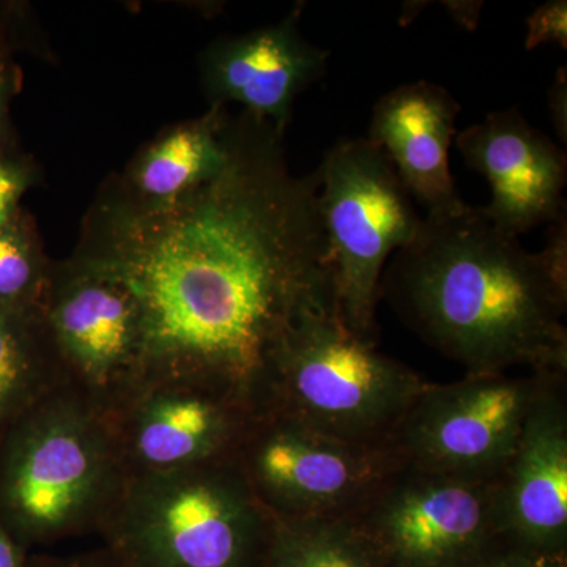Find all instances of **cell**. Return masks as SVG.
I'll use <instances>...</instances> for the list:
<instances>
[{"label":"cell","instance_id":"cell-27","mask_svg":"<svg viewBox=\"0 0 567 567\" xmlns=\"http://www.w3.org/2000/svg\"><path fill=\"white\" fill-rule=\"evenodd\" d=\"M29 550L11 536L0 518V567H25Z\"/></svg>","mask_w":567,"mask_h":567},{"label":"cell","instance_id":"cell-20","mask_svg":"<svg viewBox=\"0 0 567 567\" xmlns=\"http://www.w3.org/2000/svg\"><path fill=\"white\" fill-rule=\"evenodd\" d=\"M43 182L40 163L21 145L0 148V227L17 215L22 199Z\"/></svg>","mask_w":567,"mask_h":567},{"label":"cell","instance_id":"cell-6","mask_svg":"<svg viewBox=\"0 0 567 567\" xmlns=\"http://www.w3.org/2000/svg\"><path fill=\"white\" fill-rule=\"evenodd\" d=\"M317 169L336 311L352 333L377 344L383 271L415 240L423 218L385 153L365 137L339 140Z\"/></svg>","mask_w":567,"mask_h":567},{"label":"cell","instance_id":"cell-3","mask_svg":"<svg viewBox=\"0 0 567 567\" xmlns=\"http://www.w3.org/2000/svg\"><path fill=\"white\" fill-rule=\"evenodd\" d=\"M126 477L110 416L59 383L0 439V518L25 550L99 532Z\"/></svg>","mask_w":567,"mask_h":567},{"label":"cell","instance_id":"cell-22","mask_svg":"<svg viewBox=\"0 0 567 567\" xmlns=\"http://www.w3.org/2000/svg\"><path fill=\"white\" fill-rule=\"evenodd\" d=\"M17 51L0 37V148L17 147V128L11 117V104L21 91L22 73L18 65Z\"/></svg>","mask_w":567,"mask_h":567},{"label":"cell","instance_id":"cell-7","mask_svg":"<svg viewBox=\"0 0 567 567\" xmlns=\"http://www.w3.org/2000/svg\"><path fill=\"white\" fill-rule=\"evenodd\" d=\"M346 518L379 567H465L505 547L495 480L401 465Z\"/></svg>","mask_w":567,"mask_h":567},{"label":"cell","instance_id":"cell-21","mask_svg":"<svg viewBox=\"0 0 567 567\" xmlns=\"http://www.w3.org/2000/svg\"><path fill=\"white\" fill-rule=\"evenodd\" d=\"M0 37L14 51H29L40 59H51L50 48L41 41L39 22L31 7L22 2H0Z\"/></svg>","mask_w":567,"mask_h":567},{"label":"cell","instance_id":"cell-4","mask_svg":"<svg viewBox=\"0 0 567 567\" xmlns=\"http://www.w3.org/2000/svg\"><path fill=\"white\" fill-rule=\"evenodd\" d=\"M427 383L352 333L328 301L305 308L284 334L260 410L346 442L388 446Z\"/></svg>","mask_w":567,"mask_h":567},{"label":"cell","instance_id":"cell-2","mask_svg":"<svg viewBox=\"0 0 567 567\" xmlns=\"http://www.w3.org/2000/svg\"><path fill=\"white\" fill-rule=\"evenodd\" d=\"M466 374H567V286L480 207L424 216L386 264L380 300Z\"/></svg>","mask_w":567,"mask_h":567},{"label":"cell","instance_id":"cell-11","mask_svg":"<svg viewBox=\"0 0 567 567\" xmlns=\"http://www.w3.org/2000/svg\"><path fill=\"white\" fill-rule=\"evenodd\" d=\"M256 413L197 377L144 374L110 420L130 477L235 458Z\"/></svg>","mask_w":567,"mask_h":567},{"label":"cell","instance_id":"cell-19","mask_svg":"<svg viewBox=\"0 0 567 567\" xmlns=\"http://www.w3.org/2000/svg\"><path fill=\"white\" fill-rule=\"evenodd\" d=\"M54 260L28 207L0 227V305L39 308Z\"/></svg>","mask_w":567,"mask_h":567},{"label":"cell","instance_id":"cell-12","mask_svg":"<svg viewBox=\"0 0 567 567\" xmlns=\"http://www.w3.org/2000/svg\"><path fill=\"white\" fill-rule=\"evenodd\" d=\"M537 385L513 456L495 480L505 547L567 554V374L536 372Z\"/></svg>","mask_w":567,"mask_h":567},{"label":"cell","instance_id":"cell-8","mask_svg":"<svg viewBox=\"0 0 567 567\" xmlns=\"http://www.w3.org/2000/svg\"><path fill=\"white\" fill-rule=\"evenodd\" d=\"M235 462L271 518L349 517L402 464L391 446L360 445L259 410Z\"/></svg>","mask_w":567,"mask_h":567},{"label":"cell","instance_id":"cell-13","mask_svg":"<svg viewBox=\"0 0 567 567\" xmlns=\"http://www.w3.org/2000/svg\"><path fill=\"white\" fill-rule=\"evenodd\" d=\"M305 6L298 2L275 24L219 37L200 51L197 69L208 107L240 104L286 133L295 102L322 80L330 58L301 33Z\"/></svg>","mask_w":567,"mask_h":567},{"label":"cell","instance_id":"cell-28","mask_svg":"<svg viewBox=\"0 0 567 567\" xmlns=\"http://www.w3.org/2000/svg\"><path fill=\"white\" fill-rule=\"evenodd\" d=\"M447 11H450L453 20L458 24L464 25L468 31L476 28V22L480 20V11L483 3L481 2H447L445 3Z\"/></svg>","mask_w":567,"mask_h":567},{"label":"cell","instance_id":"cell-1","mask_svg":"<svg viewBox=\"0 0 567 567\" xmlns=\"http://www.w3.org/2000/svg\"><path fill=\"white\" fill-rule=\"evenodd\" d=\"M286 133L230 114L221 173L173 203H137L112 175L70 259L136 303L142 372L197 377L262 406L279 342L305 308L334 301L320 173L297 175Z\"/></svg>","mask_w":567,"mask_h":567},{"label":"cell","instance_id":"cell-18","mask_svg":"<svg viewBox=\"0 0 567 567\" xmlns=\"http://www.w3.org/2000/svg\"><path fill=\"white\" fill-rule=\"evenodd\" d=\"M259 567H379L349 518H271Z\"/></svg>","mask_w":567,"mask_h":567},{"label":"cell","instance_id":"cell-16","mask_svg":"<svg viewBox=\"0 0 567 567\" xmlns=\"http://www.w3.org/2000/svg\"><path fill=\"white\" fill-rule=\"evenodd\" d=\"M229 107H207L199 117L167 126L112 178L137 203H173L221 173L229 153Z\"/></svg>","mask_w":567,"mask_h":567},{"label":"cell","instance_id":"cell-9","mask_svg":"<svg viewBox=\"0 0 567 567\" xmlns=\"http://www.w3.org/2000/svg\"><path fill=\"white\" fill-rule=\"evenodd\" d=\"M536 385V372L429 382L391 436V450L423 472L496 480L516 450Z\"/></svg>","mask_w":567,"mask_h":567},{"label":"cell","instance_id":"cell-25","mask_svg":"<svg viewBox=\"0 0 567 567\" xmlns=\"http://www.w3.org/2000/svg\"><path fill=\"white\" fill-rule=\"evenodd\" d=\"M25 567H121L106 547L71 557L29 555Z\"/></svg>","mask_w":567,"mask_h":567},{"label":"cell","instance_id":"cell-14","mask_svg":"<svg viewBox=\"0 0 567 567\" xmlns=\"http://www.w3.org/2000/svg\"><path fill=\"white\" fill-rule=\"evenodd\" d=\"M454 142L466 166L491 183V203L480 210L503 234L518 238L566 215V152L517 107L491 112Z\"/></svg>","mask_w":567,"mask_h":567},{"label":"cell","instance_id":"cell-17","mask_svg":"<svg viewBox=\"0 0 567 567\" xmlns=\"http://www.w3.org/2000/svg\"><path fill=\"white\" fill-rule=\"evenodd\" d=\"M62 383L39 308L0 305V439L52 386Z\"/></svg>","mask_w":567,"mask_h":567},{"label":"cell","instance_id":"cell-5","mask_svg":"<svg viewBox=\"0 0 567 567\" xmlns=\"http://www.w3.org/2000/svg\"><path fill=\"white\" fill-rule=\"evenodd\" d=\"M270 527L230 458L126 477L99 532L121 567H259Z\"/></svg>","mask_w":567,"mask_h":567},{"label":"cell","instance_id":"cell-15","mask_svg":"<svg viewBox=\"0 0 567 567\" xmlns=\"http://www.w3.org/2000/svg\"><path fill=\"white\" fill-rule=\"evenodd\" d=\"M462 107L447 89L410 82L380 96L365 140L385 153L425 216L454 215L466 205L451 175L450 148Z\"/></svg>","mask_w":567,"mask_h":567},{"label":"cell","instance_id":"cell-10","mask_svg":"<svg viewBox=\"0 0 567 567\" xmlns=\"http://www.w3.org/2000/svg\"><path fill=\"white\" fill-rule=\"evenodd\" d=\"M40 315L63 385L110 416L142 372L140 315L132 295L66 257L52 262Z\"/></svg>","mask_w":567,"mask_h":567},{"label":"cell","instance_id":"cell-26","mask_svg":"<svg viewBox=\"0 0 567 567\" xmlns=\"http://www.w3.org/2000/svg\"><path fill=\"white\" fill-rule=\"evenodd\" d=\"M548 111H550L551 123L557 130L563 144L567 142V70L559 66L554 84L548 89Z\"/></svg>","mask_w":567,"mask_h":567},{"label":"cell","instance_id":"cell-24","mask_svg":"<svg viewBox=\"0 0 567 567\" xmlns=\"http://www.w3.org/2000/svg\"><path fill=\"white\" fill-rule=\"evenodd\" d=\"M465 567H567V554H528L502 547Z\"/></svg>","mask_w":567,"mask_h":567},{"label":"cell","instance_id":"cell-23","mask_svg":"<svg viewBox=\"0 0 567 567\" xmlns=\"http://www.w3.org/2000/svg\"><path fill=\"white\" fill-rule=\"evenodd\" d=\"M528 35L525 48L536 50L540 44L557 43L563 50L567 48V2L550 0L537 7L528 18Z\"/></svg>","mask_w":567,"mask_h":567}]
</instances>
